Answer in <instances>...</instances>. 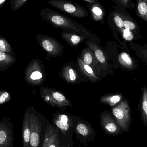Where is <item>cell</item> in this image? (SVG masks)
<instances>
[{
	"label": "cell",
	"instance_id": "cell-1",
	"mask_svg": "<svg viewBox=\"0 0 147 147\" xmlns=\"http://www.w3.org/2000/svg\"><path fill=\"white\" fill-rule=\"evenodd\" d=\"M42 19L50 22L53 26L65 30H70L83 35L86 38L92 36L91 33L81 24L58 12L48 8H43L40 12Z\"/></svg>",
	"mask_w": 147,
	"mask_h": 147
},
{
	"label": "cell",
	"instance_id": "cell-2",
	"mask_svg": "<svg viewBox=\"0 0 147 147\" xmlns=\"http://www.w3.org/2000/svg\"><path fill=\"white\" fill-rule=\"evenodd\" d=\"M113 117L123 133L129 131L132 121L131 109L127 99L122 100L111 108Z\"/></svg>",
	"mask_w": 147,
	"mask_h": 147
},
{
	"label": "cell",
	"instance_id": "cell-3",
	"mask_svg": "<svg viewBox=\"0 0 147 147\" xmlns=\"http://www.w3.org/2000/svg\"><path fill=\"white\" fill-rule=\"evenodd\" d=\"M40 94L44 101L51 106L63 108L72 106L71 103L65 96L56 90L41 87Z\"/></svg>",
	"mask_w": 147,
	"mask_h": 147
},
{
	"label": "cell",
	"instance_id": "cell-4",
	"mask_svg": "<svg viewBox=\"0 0 147 147\" xmlns=\"http://www.w3.org/2000/svg\"><path fill=\"white\" fill-rule=\"evenodd\" d=\"M48 3L54 7L59 9L74 17L82 18L88 16L86 9L75 3L67 0H48Z\"/></svg>",
	"mask_w": 147,
	"mask_h": 147
},
{
	"label": "cell",
	"instance_id": "cell-5",
	"mask_svg": "<svg viewBox=\"0 0 147 147\" xmlns=\"http://www.w3.org/2000/svg\"><path fill=\"white\" fill-rule=\"evenodd\" d=\"M26 110L28 113L31 127L30 147H40L42 123L34 111L30 108Z\"/></svg>",
	"mask_w": 147,
	"mask_h": 147
},
{
	"label": "cell",
	"instance_id": "cell-6",
	"mask_svg": "<svg viewBox=\"0 0 147 147\" xmlns=\"http://www.w3.org/2000/svg\"><path fill=\"white\" fill-rule=\"evenodd\" d=\"M77 120H74L67 115L58 114L54 116L53 122L59 132L65 138L71 140L72 134L74 133V128Z\"/></svg>",
	"mask_w": 147,
	"mask_h": 147
},
{
	"label": "cell",
	"instance_id": "cell-7",
	"mask_svg": "<svg viewBox=\"0 0 147 147\" xmlns=\"http://www.w3.org/2000/svg\"><path fill=\"white\" fill-rule=\"evenodd\" d=\"M74 133L76 138L83 145L87 146L88 142L95 141L96 131L91 125L84 121H76Z\"/></svg>",
	"mask_w": 147,
	"mask_h": 147
},
{
	"label": "cell",
	"instance_id": "cell-8",
	"mask_svg": "<svg viewBox=\"0 0 147 147\" xmlns=\"http://www.w3.org/2000/svg\"><path fill=\"white\" fill-rule=\"evenodd\" d=\"M14 127L10 118L0 120V147H13Z\"/></svg>",
	"mask_w": 147,
	"mask_h": 147
},
{
	"label": "cell",
	"instance_id": "cell-9",
	"mask_svg": "<svg viewBox=\"0 0 147 147\" xmlns=\"http://www.w3.org/2000/svg\"><path fill=\"white\" fill-rule=\"evenodd\" d=\"M25 79L30 85H39L43 83V71L38 59L32 60L25 69Z\"/></svg>",
	"mask_w": 147,
	"mask_h": 147
},
{
	"label": "cell",
	"instance_id": "cell-10",
	"mask_svg": "<svg viewBox=\"0 0 147 147\" xmlns=\"http://www.w3.org/2000/svg\"><path fill=\"white\" fill-rule=\"evenodd\" d=\"M101 128L104 132L110 136H115L123 133L114 117L107 112L102 113L100 116Z\"/></svg>",
	"mask_w": 147,
	"mask_h": 147
},
{
	"label": "cell",
	"instance_id": "cell-11",
	"mask_svg": "<svg viewBox=\"0 0 147 147\" xmlns=\"http://www.w3.org/2000/svg\"><path fill=\"white\" fill-rule=\"evenodd\" d=\"M37 40L41 47L52 56H58L62 51L60 44L51 37L39 34Z\"/></svg>",
	"mask_w": 147,
	"mask_h": 147
},
{
	"label": "cell",
	"instance_id": "cell-12",
	"mask_svg": "<svg viewBox=\"0 0 147 147\" xmlns=\"http://www.w3.org/2000/svg\"><path fill=\"white\" fill-rule=\"evenodd\" d=\"M22 147H30L31 127L28 113L26 110L24 114L22 121Z\"/></svg>",
	"mask_w": 147,
	"mask_h": 147
},
{
	"label": "cell",
	"instance_id": "cell-13",
	"mask_svg": "<svg viewBox=\"0 0 147 147\" xmlns=\"http://www.w3.org/2000/svg\"><path fill=\"white\" fill-rule=\"evenodd\" d=\"M87 44L92 52L94 53L97 60L100 64L102 69L104 71L107 70L108 63L105 56L102 50L98 47V46L91 41H88Z\"/></svg>",
	"mask_w": 147,
	"mask_h": 147
},
{
	"label": "cell",
	"instance_id": "cell-14",
	"mask_svg": "<svg viewBox=\"0 0 147 147\" xmlns=\"http://www.w3.org/2000/svg\"><path fill=\"white\" fill-rule=\"evenodd\" d=\"M139 109L140 111V120L143 123L144 127H147V89L146 86L142 89Z\"/></svg>",
	"mask_w": 147,
	"mask_h": 147
},
{
	"label": "cell",
	"instance_id": "cell-15",
	"mask_svg": "<svg viewBox=\"0 0 147 147\" xmlns=\"http://www.w3.org/2000/svg\"><path fill=\"white\" fill-rule=\"evenodd\" d=\"M87 6L94 20L99 21L103 19L106 13L103 7L98 1L92 4L88 3Z\"/></svg>",
	"mask_w": 147,
	"mask_h": 147
},
{
	"label": "cell",
	"instance_id": "cell-16",
	"mask_svg": "<svg viewBox=\"0 0 147 147\" xmlns=\"http://www.w3.org/2000/svg\"><path fill=\"white\" fill-rule=\"evenodd\" d=\"M16 62L15 55L0 51V71H5Z\"/></svg>",
	"mask_w": 147,
	"mask_h": 147
},
{
	"label": "cell",
	"instance_id": "cell-17",
	"mask_svg": "<svg viewBox=\"0 0 147 147\" xmlns=\"http://www.w3.org/2000/svg\"><path fill=\"white\" fill-rule=\"evenodd\" d=\"M48 129L49 140L48 147H62L61 142L57 129L52 125H49L47 127Z\"/></svg>",
	"mask_w": 147,
	"mask_h": 147
},
{
	"label": "cell",
	"instance_id": "cell-18",
	"mask_svg": "<svg viewBox=\"0 0 147 147\" xmlns=\"http://www.w3.org/2000/svg\"><path fill=\"white\" fill-rule=\"evenodd\" d=\"M82 60L85 63L90 66L91 68L92 67L94 69L95 68V69H96L98 70L100 74L98 61L97 60L92 51L90 50L84 49L82 52Z\"/></svg>",
	"mask_w": 147,
	"mask_h": 147
},
{
	"label": "cell",
	"instance_id": "cell-19",
	"mask_svg": "<svg viewBox=\"0 0 147 147\" xmlns=\"http://www.w3.org/2000/svg\"><path fill=\"white\" fill-rule=\"evenodd\" d=\"M78 63L80 70L92 82L96 83L99 80V78L95 73L92 68L85 63L80 58H78Z\"/></svg>",
	"mask_w": 147,
	"mask_h": 147
},
{
	"label": "cell",
	"instance_id": "cell-20",
	"mask_svg": "<svg viewBox=\"0 0 147 147\" xmlns=\"http://www.w3.org/2000/svg\"><path fill=\"white\" fill-rule=\"evenodd\" d=\"M62 38L70 45L72 46L77 45L80 42L86 38L83 35L74 32H66L64 31L61 33Z\"/></svg>",
	"mask_w": 147,
	"mask_h": 147
},
{
	"label": "cell",
	"instance_id": "cell-21",
	"mask_svg": "<svg viewBox=\"0 0 147 147\" xmlns=\"http://www.w3.org/2000/svg\"><path fill=\"white\" fill-rule=\"evenodd\" d=\"M123 98V96L121 94L107 95L101 97L100 102L102 103L109 105L112 108L120 103Z\"/></svg>",
	"mask_w": 147,
	"mask_h": 147
},
{
	"label": "cell",
	"instance_id": "cell-22",
	"mask_svg": "<svg viewBox=\"0 0 147 147\" xmlns=\"http://www.w3.org/2000/svg\"><path fill=\"white\" fill-rule=\"evenodd\" d=\"M136 14L141 19L147 22V0H136Z\"/></svg>",
	"mask_w": 147,
	"mask_h": 147
},
{
	"label": "cell",
	"instance_id": "cell-23",
	"mask_svg": "<svg viewBox=\"0 0 147 147\" xmlns=\"http://www.w3.org/2000/svg\"><path fill=\"white\" fill-rule=\"evenodd\" d=\"M64 79L69 83H74L77 79V74L74 69L70 66L65 67L62 72Z\"/></svg>",
	"mask_w": 147,
	"mask_h": 147
},
{
	"label": "cell",
	"instance_id": "cell-24",
	"mask_svg": "<svg viewBox=\"0 0 147 147\" xmlns=\"http://www.w3.org/2000/svg\"><path fill=\"white\" fill-rule=\"evenodd\" d=\"M118 61L125 68L129 69H132L134 68L133 59L130 56L126 53H122L119 55Z\"/></svg>",
	"mask_w": 147,
	"mask_h": 147
},
{
	"label": "cell",
	"instance_id": "cell-25",
	"mask_svg": "<svg viewBox=\"0 0 147 147\" xmlns=\"http://www.w3.org/2000/svg\"><path fill=\"white\" fill-rule=\"evenodd\" d=\"M0 51L6 53L15 55L13 50L8 41L2 35L0 34Z\"/></svg>",
	"mask_w": 147,
	"mask_h": 147
},
{
	"label": "cell",
	"instance_id": "cell-26",
	"mask_svg": "<svg viewBox=\"0 0 147 147\" xmlns=\"http://www.w3.org/2000/svg\"><path fill=\"white\" fill-rule=\"evenodd\" d=\"M123 27L126 29L134 30L137 28V25L134 21L131 18V16L124 15L123 14Z\"/></svg>",
	"mask_w": 147,
	"mask_h": 147
},
{
	"label": "cell",
	"instance_id": "cell-27",
	"mask_svg": "<svg viewBox=\"0 0 147 147\" xmlns=\"http://www.w3.org/2000/svg\"><path fill=\"white\" fill-rule=\"evenodd\" d=\"M28 0H10L9 3L10 8L14 12L17 11L23 5H25Z\"/></svg>",
	"mask_w": 147,
	"mask_h": 147
},
{
	"label": "cell",
	"instance_id": "cell-28",
	"mask_svg": "<svg viewBox=\"0 0 147 147\" xmlns=\"http://www.w3.org/2000/svg\"><path fill=\"white\" fill-rule=\"evenodd\" d=\"M11 98V93L7 91L0 90V105L9 102Z\"/></svg>",
	"mask_w": 147,
	"mask_h": 147
},
{
	"label": "cell",
	"instance_id": "cell-29",
	"mask_svg": "<svg viewBox=\"0 0 147 147\" xmlns=\"http://www.w3.org/2000/svg\"><path fill=\"white\" fill-rule=\"evenodd\" d=\"M114 20L117 27L119 28H122L123 27V14L115 13H114Z\"/></svg>",
	"mask_w": 147,
	"mask_h": 147
},
{
	"label": "cell",
	"instance_id": "cell-30",
	"mask_svg": "<svg viewBox=\"0 0 147 147\" xmlns=\"http://www.w3.org/2000/svg\"><path fill=\"white\" fill-rule=\"evenodd\" d=\"M122 7L125 8H133L135 7V4L130 0H116Z\"/></svg>",
	"mask_w": 147,
	"mask_h": 147
},
{
	"label": "cell",
	"instance_id": "cell-31",
	"mask_svg": "<svg viewBox=\"0 0 147 147\" xmlns=\"http://www.w3.org/2000/svg\"><path fill=\"white\" fill-rule=\"evenodd\" d=\"M123 36L126 40L130 41L134 39V36L131 30L128 29H125L123 31Z\"/></svg>",
	"mask_w": 147,
	"mask_h": 147
},
{
	"label": "cell",
	"instance_id": "cell-32",
	"mask_svg": "<svg viewBox=\"0 0 147 147\" xmlns=\"http://www.w3.org/2000/svg\"><path fill=\"white\" fill-rule=\"evenodd\" d=\"M48 140H49V135L47 129H46L45 131V136H44V140H43V145L42 147H48Z\"/></svg>",
	"mask_w": 147,
	"mask_h": 147
},
{
	"label": "cell",
	"instance_id": "cell-33",
	"mask_svg": "<svg viewBox=\"0 0 147 147\" xmlns=\"http://www.w3.org/2000/svg\"><path fill=\"white\" fill-rule=\"evenodd\" d=\"M144 49H141L140 51L141 53H140L141 56V58L143 59H147V46L144 47Z\"/></svg>",
	"mask_w": 147,
	"mask_h": 147
},
{
	"label": "cell",
	"instance_id": "cell-34",
	"mask_svg": "<svg viewBox=\"0 0 147 147\" xmlns=\"http://www.w3.org/2000/svg\"><path fill=\"white\" fill-rule=\"evenodd\" d=\"M7 0H0V9L3 7V5L6 3Z\"/></svg>",
	"mask_w": 147,
	"mask_h": 147
},
{
	"label": "cell",
	"instance_id": "cell-35",
	"mask_svg": "<svg viewBox=\"0 0 147 147\" xmlns=\"http://www.w3.org/2000/svg\"><path fill=\"white\" fill-rule=\"evenodd\" d=\"M84 1L87 2L88 3H91V4H92V3H94L98 1V0H84Z\"/></svg>",
	"mask_w": 147,
	"mask_h": 147
}]
</instances>
